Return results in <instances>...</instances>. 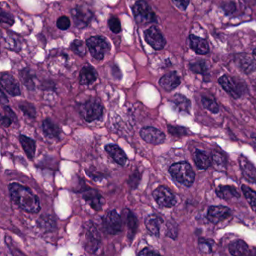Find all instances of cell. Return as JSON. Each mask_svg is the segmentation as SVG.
<instances>
[{
  "instance_id": "9",
  "label": "cell",
  "mask_w": 256,
  "mask_h": 256,
  "mask_svg": "<svg viewBox=\"0 0 256 256\" xmlns=\"http://www.w3.org/2000/svg\"><path fill=\"white\" fill-rule=\"evenodd\" d=\"M218 82L223 89L235 99L241 98L244 94V85L234 78L224 75L219 78Z\"/></svg>"
},
{
  "instance_id": "30",
  "label": "cell",
  "mask_w": 256,
  "mask_h": 256,
  "mask_svg": "<svg viewBox=\"0 0 256 256\" xmlns=\"http://www.w3.org/2000/svg\"><path fill=\"white\" fill-rule=\"evenodd\" d=\"M189 69L196 74L205 75L208 70V66L204 60H193L189 63Z\"/></svg>"
},
{
  "instance_id": "2",
  "label": "cell",
  "mask_w": 256,
  "mask_h": 256,
  "mask_svg": "<svg viewBox=\"0 0 256 256\" xmlns=\"http://www.w3.org/2000/svg\"><path fill=\"white\" fill-rule=\"evenodd\" d=\"M169 172L175 180L187 187L192 186L195 182V171L187 162L173 163L169 168Z\"/></svg>"
},
{
  "instance_id": "37",
  "label": "cell",
  "mask_w": 256,
  "mask_h": 256,
  "mask_svg": "<svg viewBox=\"0 0 256 256\" xmlns=\"http://www.w3.org/2000/svg\"><path fill=\"white\" fill-rule=\"evenodd\" d=\"M20 76H21L22 82L24 84L25 86L29 89H33L35 87V84H34L30 73L26 69H23L20 73Z\"/></svg>"
},
{
  "instance_id": "5",
  "label": "cell",
  "mask_w": 256,
  "mask_h": 256,
  "mask_svg": "<svg viewBox=\"0 0 256 256\" xmlns=\"http://www.w3.org/2000/svg\"><path fill=\"white\" fill-rule=\"evenodd\" d=\"M86 43L92 57L98 61L104 60L106 54L111 51V45L108 41L100 35L89 38Z\"/></svg>"
},
{
  "instance_id": "20",
  "label": "cell",
  "mask_w": 256,
  "mask_h": 256,
  "mask_svg": "<svg viewBox=\"0 0 256 256\" xmlns=\"http://www.w3.org/2000/svg\"><path fill=\"white\" fill-rule=\"evenodd\" d=\"M98 79L96 70L90 65H86L82 68L79 75V82L83 86L92 85Z\"/></svg>"
},
{
  "instance_id": "25",
  "label": "cell",
  "mask_w": 256,
  "mask_h": 256,
  "mask_svg": "<svg viewBox=\"0 0 256 256\" xmlns=\"http://www.w3.org/2000/svg\"><path fill=\"white\" fill-rule=\"evenodd\" d=\"M216 195L219 198L226 201H231L235 198H239L240 193L238 189L232 186H219L216 190Z\"/></svg>"
},
{
  "instance_id": "10",
  "label": "cell",
  "mask_w": 256,
  "mask_h": 256,
  "mask_svg": "<svg viewBox=\"0 0 256 256\" xmlns=\"http://www.w3.org/2000/svg\"><path fill=\"white\" fill-rule=\"evenodd\" d=\"M144 35L146 42L156 51H160L166 46V39L157 26H152L148 28L144 32Z\"/></svg>"
},
{
  "instance_id": "1",
  "label": "cell",
  "mask_w": 256,
  "mask_h": 256,
  "mask_svg": "<svg viewBox=\"0 0 256 256\" xmlns=\"http://www.w3.org/2000/svg\"><path fill=\"white\" fill-rule=\"evenodd\" d=\"M11 200L22 210L29 213H38L41 210L40 200L29 188L13 182L8 186Z\"/></svg>"
},
{
  "instance_id": "26",
  "label": "cell",
  "mask_w": 256,
  "mask_h": 256,
  "mask_svg": "<svg viewBox=\"0 0 256 256\" xmlns=\"http://www.w3.org/2000/svg\"><path fill=\"white\" fill-rule=\"evenodd\" d=\"M20 144L23 151L26 153V156L29 160H32L35 157V150H36V142L26 135H20L19 137Z\"/></svg>"
},
{
  "instance_id": "46",
  "label": "cell",
  "mask_w": 256,
  "mask_h": 256,
  "mask_svg": "<svg viewBox=\"0 0 256 256\" xmlns=\"http://www.w3.org/2000/svg\"><path fill=\"white\" fill-rule=\"evenodd\" d=\"M138 256H156V255H160V253L152 250V249L149 248V247H145V248L141 250L138 253Z\"/></svg>"
},
{
  "instance_id": "43",
  "label": "cell",
  "mask_w": 256,
  "mask_h": 256,
  "mask_svg": "<svg viewBox=\"0 0 256 256\" xmlns=\"http://www.w3.org/2000/svg\"><path fill=\"white\" fill-rule=\"evenodd\" d=\"M0 20H1V23H5V24L9 25V26H13L14 23V19L13 15H11L9 13L2 11V10L1 11Z\"/></svg>"
},
{
  "instance_id": "27",
  "label": "cell",
  "mask_w": 256,
  "mask_h": 256,
  "mask_svg": "<svg viewBox=\"0 0 256 256\" xmlns=\"http://www.w3.org/2000/svg\"><path fill=\"white\" fill-rule=\"evenodd\" d=\"M229 253L232 256H247L250 255V250L247 243L242 240H236L229 245Z\"/></svg>"
},
{
  "instance_id": "18",
  "label": "cell",
  "mask_w": 256,
  "mask_h": 256,
  "mask_svg": "<svg viewBox=\"0 0 256 256\" xmlns=\"http://www.w3.org/2000/svg\"><path fill=\"white\" fill-rule=\"evenodd\" d=\"M123 219L128 229V238L129 240H133L138 228V220L136 216L129 209L126 208L122 213Z\"/></svg>"
},
{
  "instance_id": "45",
  "label": "cell",
  "mask_w": 256,
  "mask_h": 256,
  "mask_svg": "<svg viewBox=\"0 0 256 256\" xmlns=\"http://www.w3.org/2000/svg\"><path fill=\"white\" fill-rule=\"evenodd\" d=\"M167 235L170 238L175 239L177 235V230H176V226H173V223H168L167 224Z\"/></svg>"
},
{
  "instance_id": "7",
  "label": "cell",
  "mask_w": 256,
  "mask_h": 256,
  "mask_svg": "<svg viewBox=\"0 0 256 256\" xmlns=\"http://www.w3.org/2000/svg\"><path fill=\"white\" fill-rule=\"evenodd\" d=\"M102 226L109 235H117L123 231V219L117 210H110L102 217Z\"/></svg>"
},
{
  "instance_id": "29",
  "label": "cell",
  "mask_w": 256,
  "mask_h": 256,
  "mask_svg": "<svg viewBox=\"0 0 256 256\" xmlns=\"http://www.w3.org/2000/svg\"><path fill=\"white\" fill-rule=\"evenodd\" d=\"M171 101L179 111L189 114L191 108V101L186 96L181 94H176L173 96Z\"/></svg>"
},
{
  "instance_id": "19",
  "label": "cell",
  "mask_w": 256,
  "mask_h": 256,
  "mask_svg": "<svg viewBox=\"0 0 256 256\" xmlns=\"http://www.w3.org/2000/svg\"><path fill=\"white\" fill-rule=\"evenodd\" d=\"M105 151L117 164L122 166H126L128 161L127 156L118 145L114 144H107Z\"/></svg>"
},
{
  "instance_id": "3",
  "label": "cell",
  "mask_w": 256,
  "mask_h": 256,
  "mask_svg": "<svg viewBox=\"0 0 256 256\" xmlns=\"http://www.w3.org/2000/svg\"><path fill=\"white\" fill-rule=\"evenodd\" d=\"M82 245L89 253H95L101 244V235L95 223L88 221L83 226Z\"/></svg>"
},
{
  "instance_id": "33",
  "label": "cell",
  "mask_w": 256,
  "mask_h": 256,
  "mask_svg": "<svg viewBox=\"0 0 256 256\" xmlns=\"http://www.w3.org/2000/svg\"><path fill=\"white\" fill-rule=\"evenodd\" d=\"M19 107L21 110L22 112L23 113L26 117L29 119H35L36 117V111H35V107L33 104L31 103L27 102V101H23L19 104Z\"/></svg>"
},
{
  "instance_id": "8",
  "label": "cell",
  "mask_w": 256,
  "mask_h": 256,
  "mask_svg": "<svg viewBox=\"0 0 256 256\" xmlns=\"http://www.w3.org/2000/svg\"><path fill=\"white\" fill-rule=\"evenodd\" d=\"M153 197L160 207L171 208L177 203L176 195L164 186H159L153 192Z\"/></svg>"
},
{
  "instance_id": "44",
  "label": "cell",
  "mask_w": 256,
  "mask_h": 256,
  "mask_svg": "<svg viewBox=\"0 0 256 256\" xmlns=\"http://www.w3.org/2000/svg\"><path fill=\"white\" fill-rule=\"evenodd\" d=\"M172 2L181 11H186L190 3V0H172Z\"/></svg>"
},
{
  "instance_id": "15",
  "label": "cell",
  "mask_w": 256,
  "mask_h": 256,
  "mask_svg": "<svg viewBox=\"0 0 256 256\" xmlns=\"http://www.w3.org/2000/svg\"><path fill=\"white\" fill-rule=\"evenodd\" d=\"M1 86L2 89L11 96H18L20 95V88L15 78L8 73H3L1 76Z\"/></svg>"
},
{
  "instance_id": "6",
  "label": "cell",
  "mask_w": 256,
  "mask_h": 256,
  "mask_svg": "<svg viewBox=\"0 0 256 256\" xmlns=\"http://www.w3.org/2000/svg\"><path fill=\"white\" fill-rule=\"evenodd\" d=\"M135 20L139 24L146 25L157 23V16L153 11L148 2L144 0H139L132 7Z\"/></svg>"
},
{
  "instance_id": "34",
  "label": "cell",
  "mask_w": 256,
  "mask_h": 256,
  "mask_svg": "<svg viewBox=\"0 0 256 256\" xmlns=\"http://www.w3.org/2000/svg\"><path fill=\"white\" fill-rule=\"evenodd\" d=\"M38 226L41 229H45L46 231H53L56 226L55 221L51 216L42 217L39 219Z\"/></svg>"
},
{
  "instance_id": "13",
  "label": "cell",
  "mask_w": 256,
  "mask_h": 256,
  "mask_svg": "<svg viewBox=\"0 0 256 256\" xmlns=\"http://www.w3.org/2000/svg\"><path fill=\"white\" fill-rule=\"evenodd\" d=\"M232 216V210L225 206H212L207 212V218L213 224H218Z\"/></svg>"
},
{
  "instance_id": "32",
  "label": "cell",
  "mask_w": 256,
  "mask_h": 256,
  "mask_svg": "<svg viewBox=\"0 0 256 256\" xmlns=\"http://www.w3.org/2000/svg\"><path fill=\"white\" fill-rule=\"evenodd\" d=\"M86 47H87L86 43L85 44L83 41L79 40V39H76V40L73 41L70 45L72 51L75 54H77V55L82 56V57L86 55Z\"/></svg>"
},
{
  "instance_id": "49",
  "label": "cell",
  "mask_w": 256,
  "mask_h": 256,
  "mask_svg": "<svg viewBox=\"0 0 256 256\" xmlns=\"http://www.w3.org/2000/svg\"><path fill=\"white\" fill-rule=\"evenodd\" d=\"M1 102L2 104H6V103L8 102V98L5 96V93H4L3 91H1Z\"/></svg>"
},
{
  "instance_id": "12",
  "label": "cell",
  "mask_w": 256,
  "mask_h": 256,
  "mask_svg": "<svg viewBox=\"0 0 256 256\" xmlns=\"http://www.w3.org/2000/svg\"><path fill=\"white\" fill-rule=\"evenodd\" d=\"M141 138L146 142L154 145L163 144L166 140V135L160 129L152 126H145L140 132Z\"/></svg>"
},
{
  "instance_id": "51",
  "label": "cell",
  "mask_w": 256,
  "mask_h": 256,
  "mask_svg": "<svg viewBox=\"0 0 256 256\" xmlns=\"http://www.w3.org/2000/svg\"><path fill=\"white\" fill-rule=\"evenodd\" d=\"M253 57H254V58L256 59V48H255L254 50H253Z\"/></svg>"
},
{
  "instance_id": "11",
  "label": "cell",
  "mask_w": 256,
  "mask_h": 256,
  "mask_svg": "<svg viewBox=\"0 0 256 256\" xmlns=\"http://www.w3.org/2000/svg\"><path fill=\"white\" fill-rule=\"evenodd\" d=\"M72 17L76 27L84 28L87 26L92 20L93 14L87 7L78 6L72 11Z\"/></svg>"
},
{
  "instance_id": "4",
  "label": "cell",
  "mask_w": 256,
  "mask_h": 256,
  "mask_svg": "<svg viewBox=\"0 0 256 256\" xmlns=\"http://www.w3.org/2000/svg\"><path fill=\"white\" fill-rule=\"evenodd\" d=\"M79 112L81 117L87 122L92 123L100 120L104 114V107L99 100L91 98L79 105Z\"/></svg>"
},
{
  "instance_id": "23",
  "label": "cell",
  "mask_w": 256,
  "mask_h": 256,
  "mask_svg": "<svg viewBox=\"0 0 256 256\" xmlns=\"http://www.w3.org/2000/svg\"><path fill=\"white\" fill-rule=\"evenodd\" d=\"M163 219L157 214H151L144 219V224L148 232L156 237L160 236V226L163 224Z\"/></svg>"
},
{
  "instance_id": "36",
  "label": "cell",
  "mask_w": 256,
  "mask_h": 256,
  "mask_svg": "<svg viewBox=\"0 0 256 256\" xmlns=\"http://www.w3.org/2000/svg\"><path fill=\"white\" fill-rule=\"evenodd\" d=\"M168 132L173 136L182 137L188 135L187 129L181 126H172L168 125Z\"/></svg>"
},
{
  "instance_id": "40",
  "label": "cell",
  "mask_w": 256,
  "mask_h": 256,
  "mask_svg": "<svg viewBox=\"0 0 256 256\" xmlns=\"http://www.w3.org/2000/svg\"><path fill=\"white\" fill-rule=\"evenodd\" d=\"M212 159H213V163H214L215 166H219V167H225L226 166V158L220 153L214 151V153H213Z\"/></svg>"
},
{
  "instance_id": "38",
  "label": "cell",
  "mask_w": 256,
  "mask_h": 256,
  "mask_svg": "<svg viewBox=\"0 0 256 256\" xmlns=\"http://www.w3.org/2000/svg\"><path fill=\"white\" fill-rule=\"evenodd\" d=\"M214 242L201 238L199 241L200 251L203 253H211L213 251Z\"/></svg>"
},
{
  "instance_id": "50",
  "label": "cell",
  "mask_w": 256,
  "mask_h": 256,
  "mask_svg": "<svg viewBox=\"0 0 256 256\" xmlns=\"http://www.w3.org/2000/svg\"><path fill=\"white\" fill-rule=\"evenodd\" d=\"M253 143L254 144L255 148H256V137H253Z\"/></svg>"
},
{
  "instance_id": "24",
  "label": "cell",
  "mask_w": 256,
  "mask_h": 256,
  "mask_svg": "<svg viewBox=\"0 0 256 256\" xmlns=\"http://www.w3.org/2000/svg\"><path fill=\"white\" fill-rule=\"evenodd\" d=\"M194 161L199 169L205 170L213 164V159L206 151L196 150L194 154Z\"/></svg>"
},
{
  "instance_id": "48",
  "label": "cell",
  "mask_w": 256,
  "mask_h": 256,
  "mask_svg": "<svg viewBox=\"0 0 256 256\" xmlns=\"http://www.w3.org/2000/svg\"><path fill=\"white\" fill-rule=\"evenodd\" d=\"M224 10L225 12L232 13L235 10V5L233 2H229V3L225 4V6L222 7Z\"/></svg>"
},
{
  "instance_id": "31",
  "label": "cell",
  "mask_w": 256,
  "mask_h": 256,
  "mask_svg": "<svg viewBox=\"0 0 256 256\" xmlns=\"http://www.w3.org/2000/svg\"><path fill=\"white\" fill-rule=\"evenodd\" d=\"M241 190L250 207L254 211L256 212V192L245 185L241 186Z\"/></svg>"
},
{
  "instance_id": "35",
  "label": "cell",
  "mask_w": 256,
  "mask_h": 256,
  "mask_svg": "<svg viewBox=\"0 0 256 256\" xmlns=\"http://www.w3.org/2000/svg\"><path fill=\"white\" fill-rule=\"evenodd\" d=\"M201 103H202L203 107L204 108L207 109L213 114H217L219 112V107L215 100L207 98V97H202L201 98Z\"/></svg>"
},
{
  "instance_id": "16",
  "label": "cell",
  "mask_w": 256,
  "mask_h": 256,
  "mask_svg": "<svg viewBox=\"0 0 256 256\" xmlns=\"http://www.w3.org/2000/svg\"><path fill=\"white\" fill-rule=\"evenodd\" d=\"M235 64L246 74H250L256 69V63L254 58L247 54H238L235 56Z\"/></svg>"
},
{
  "instance_id": "14",
  "label": "cell",
  "mask_w": 256,
  "mask_h": 256,
  "mask_svg": "<svg viewBox=\"0 0 256 256\" xmlns=\"http://www.w3.org/2000/svg\"><path fill=\"white\" fill-rule=\"evenodd\" d=\"M83 199L96 211L102 210L103 206L105 202L102 195L98 192L97 189H94L85 190L83 193Z\"/></svg>"
},
{
  "instance_id": "47",
  "label": "cell",
  "mask_w": 256,
  "mask_h": 256,
  "mask_svg": "<svg viewBox=\"0 0 256 256\" xmlns=\"http://www.w3.org/2000/svg\"><path fill=\"white\" fill-rule=\"evenodd\" d=\"M1 122H2V125L4 126V127H9L13 123H14V120L11 117H10L9 116L6 115L2 116V120H1Z\"/></svg>"
},
{
  "instance_id": "41",
  "label": "cell",
  "mask_w": 256,
  "mask_h": 256,
  "mask_svg": "<svg viewBox=\"0 0 256 256\" xmlns=\"http://www.w3.org/2000/svg\"><path fill=\"white\" fill-rule=\"evenodd\" d=\"M140 180H141V174H140L139 171H136L129 176L128 183L132 189H136L139 185Z\"/></svg>"
},
{
  "instance_id": "28",
  "label": "cell",
  "mask_w": 256,
  "mask_h": 256,
  "mask_svg": "<svg viewBox=\"0 0 256 256\" xmlns=\"http://www.w3.org/2000/svg\"><path fill=\"white\" fill-rule=\"evenodd\" d=\"M240 165L242 170L243 175L245 176L246 179L251 182H256V169L249 163L247 160L244 157L240 159Z\"/></svg>"
},
{
  "instance_id": "22",
  "label": "cell",
  "mask_w": 256,
  "mask_h": 256,
  "mask_svg": "<svg viewBox=\"0 0 256 256\" xmlns=\"http://www.w3.org/2000/svg\"><path fill=\"white\" fill-rule=\"evenodd\" d=\"M42 132L46 138L60 141L61 129L51 119H45L42 124Z\"/></svg>"
},
{
  "instance_id": "21",
  "label": "cell",
  "mask_w": 256,
  "mask_h": 256,
  "mask_svg": "<svg viewBox=\"0 0 256 256\" xmlns=\"http://www.w3.org/2000/svg\"><path fill=\"white\" fill-rule=\"evenodd\" d=\"M189 47L192 51L200 55H206L210 52L208 43L207 40L202 38L198 37L194 35L189 36Z\"/></svg>"
},
{
  "instance_id": "17",
  "label": "cell",
  "mask_w": 256,
  "mask_h": 256,
  "mask_svg": "<svg viewBox=\"0 0 256 256\" xmlns=\"http://www.w3.org/2000/svg\"><path fill=\"white\" fill-rule=\"evenodd\" d=\"M181 83L180 77L178 76L177 72H171L160 78L159 85L167 92H171L177 88Z\"/></svg>"
},
{
  "instance_id": "39",
  "label": "cell",
  "mask_w": 256,
  "mask_h": 256,
  "mask_svg": "<svg viewBox=\"0 0 256 256\" xmlns=\"http://www.w3.org/2000/svg\"><path fill=\"white\" fill-rule=\"evenodd\" d=\"M108 26L109 29H111V32L114 33L118 34L121 32V24L117 17H112L109 19Z\"/></svg>"
},
{
  "instance_id": "42",
  "label": "cell",
  "mask_w": 256,
  "mask_h": 256,
  "mask_svg": "<svg viewBox=\"0 0 256 256\" xmlns=\"http://www.w3.org/2000/svg\"><path fill=\"white\" fill-rule=\"evenodd\" d=\"M57 26L60 30H66L70 27V20L66 16H62V17H59L58 20H57Z\"/></svg>"
}]
</instances>
